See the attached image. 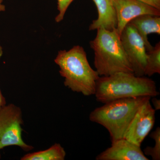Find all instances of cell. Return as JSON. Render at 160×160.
I'll use <instances>...</instances> for the list:
<instances>
[{"mask_svg": "<svg viewBox=\"0 0 160 160\" xmlns=\"http://www.w3.org/2000/svg\"><path fill=\"white\" fill-rule=\"evenodd\" d=\"M150 138L153 139L155 145L153 147H146L143 152L145 155L151 157L153 160H160V128L158 127L150 135Z\"/></svg>", "mask_w": 160, "mask_h": 160, "instance_id": "cell-14", "label": "cell"}, {"mask_svg": "<svg viewBox=\"0 0 160 160\" xmlns=\"http://www.w3.org/2000/svg\"><path fill=\"white\" fill-rule=\"evenodd\" d=\"M159 92L153 80L133 73L120 72L109 76H100L94 95L103 104L120 99L138 97L158 96Z\"/></svg>", "mask_w": 160, "mask_h": 160, "instance_id": "cell-2", "label": "cell"}, {"mask_svg": "<svg viewBox=\"0 0 160 160\" xmlns=\"http://www.w3.org/2000/svg\"><path fill=\"white\" fill-rule=\"evenodd\" d=\"M156 110L147 100L138 109L126 130L124 138L141 146L142 143L154 126Z\"/></svg>", "mask_w": 160, "mask_h": 160, "instance_id": "cell-7", "label": "cell"}, {"mask_svg": "<svg viewBox=\"0 0 160 160\" xmlns=\"http://www.w3.org/2000/svg\"><path fill=\"white\" fill-rule=\"evenodd\" d=\"M58 14L56 17L55 21L56 22H62L64 19L67 9L74 0H57Z\"/></svg>", "mask_w": 160, "mask_h": 160, "instance_id": "cell-15", "label": "cell"}, {"mask_svg": "<svg viewBox=\"0 0 160 160\" xmlns=\"http://www.w3.org/2000/svg\"><path fill=\"white\" fill-rule=\"evenodd\" d=\"M96 6L98 17L89 26L90 30L104 28L112 30L117 29V19L113 0H92Z\"/></svg>", "mask_w": 160, "mask_h": 160, "instance_id": "cell-10", "label": "cell"}, {"mask_svg": "<svg viewBox=\"0 0 160 160\" xmlns=\"http://www.w3.org/2000/svg\"><path fill=\"white\" fill-rule=\"evenodd\" d=\"M150 97H138L114 100L96 108L89 118L109 132L111 141L124 138L127 128L141 106Z\"/></svg>", "mask_w": 160, "mask_h": 160, "instance_id": "cell-4", "label": "cell"}, {"mask_svg": "<svg viewBox=\"0 0 160 160\" xmlns=\"http://www.w3.org/2000/svg\"><path fill=\"white\" fill-rule=\"evenodd\" d=\"M3 0H0V12H4L6 10V7L5 5H3Z\"/></svg>", "mask_w": 160, "mask_h": 160, "instance_id": "cell-19", "label": "cell"}, {"mask_svg": "<svg viewBox=\"0 0 160 160\" xmlns=\"http://www.w3.org/2000/svg\"><path fill=\"white\" fill-rule=\"evenodd\" d=\"M97 30L96 36L90 41V45L94 51V65L99 75L109 76L120 72L133 73L117 29Z\"/></svg>", "mask_w": 160, "mask_h": 160, "instance_id": "cell-3", "label": "cell"}, {"mask_svg": "<svg viewBox=\"0 0 160 160\" xmlns=\"http://www.w3.org/2000/svg\"><path fill=\"white\" fill-rule=\"evenodd\" d=\"M0 158H1V155H0Z\"/></svg>", "mask_w": 160, "mask_h": 160, "instance_id": "cell-20", "label": "cell"}, {"mask_svg": "<svg viewBox=\"0 0 160 160\" xmlns=\"http://www.w3.org/2000/svg\"><path fill=\"white\" fill-rule=\"evenodd\" d=\"M3 54V50L2 48V46L0 45V58L2 57V55ZM6 105V101L5 99V98L3 96L2 94V92L0 90V109L2 107H3L4 106Z\"/></svg>", "mask_w": 160, "mask_h": 160, "instance_id": "cell-17", "label": "cell"}, {"mask_svg": "<svg viewBox=\"0 0 160 160\" xmlns=\"http://www.w3.org/2000/svg\"><path fill=\"white\" fill-rule=\"evenodd\" d=\"M22 112L13 104L5 105L0 109V149L8 146H18L29 151L33 149L22 138Z\"/></svg>", "mask_w": 160, "mask_h": 160, "instance_id": "cell-5", "label": "cell"}, {"mask_svg": "<svg viewBox=\"0 0 160 160\" xmlns=\"http://www.w3.org/2000/svg\"><path fill=\"white\" fill-rule=\"evenodd\" d=\"M160 10V0H139Z\"/></svg>", "mask_w": 160, "mask_h": 160, "instance_id": "cell-16", "label": "cell"}, {"mask_svg": "<svg viewBox=\"0 0 160 160\" xmlns=\"http://www.w3.org/2000/svg\"><path fill=\"white\" fill-rule=\"evenodd\" d=\"M97 160H149L141 146L124 138L112 141L111 146L98 155Z\"/></svg>", "mask_w": 160, "mask_h": 160, "instance_id": "cell-9", "label": "cell"}, {"mask_svg": "<svg viewBox=\"0 0 160 160\" xmlns=\"http://www.w3.org/2000/svg\"><path fill=\"white\" fill-rule=\"evenodd\" d=\"M160 73V42L147 52L145 76H152Z\"/></svg>", "mask_w": 160, "mask_h": 160, "instance_id": "cell-13", "label": "cell"}, {"mask_svg": "<svg viewBox=\"0 0 160 160\" xmlns=\"http://www.w3.org/2000/svg\"><path fill=\"white\" fill-rule=\"evenodd\" d=\"M135 28L142 39L146 51L150 50L153 46L148 40V35L151 33L160 34V16L145 14L135 18L129 22Z\"/></svg>", "mask_w": 160, "mask_h": 160, "instance_id": "cell-11", "label": "cell"}, {"mask_svg": "<svg viewBox=\"0 0 160 160\" xmlns=\"http://www.w3.org/2000/svg\"><path fill=\"white\" fill-rule=\"evenodd\" d=\"M120 37L133 73L137 76H145L147 51L142 39L130 23L123 29Z\"/></svg>", "mask_w": 160, "mask_h": 160, "instance_id": "cell-6", "label": "cell"}, {"mask_svg": "<svg viewBox=\"0 0 160 160\" xmlns=\"http://www.w3.org/2000/svg\"><path fill=\"white\" fill-rule=\"evenodd\" d=\"M54 62L59 67L66 87L86 96L94 95L100 76L89 65L82 47L76 46L68 51L60 50Z\"/></svg>", "mask_w": 160, "mask_h": 160, "instance_id": "cell-1", "label": "cell"}, {"mask_svg": "<svg viewBox=\"0 0 160 160\" xmlns=\"http://www.w3.org/2000/svg\"><path fill=\"white\" fill-rule=\"evenodd\" d=\"M66 156L65 149L60 144L56 143L46 150L28 153L22 160H64Z\"/></svg>", "mask_w": 160, "mask_h": 160, "instance_id": "cell-12", "label": "cell"}, {"mask_svg": "<svg viewBox=\"0 0 160 160\" xmlns=\"http://www.w3.org/2000/svg\"><path fill=\"white\" fill-rule=\"evenodd\" d=\"M117 19V30L121 36L127 24L135 18L145 14L160 16V10L139 0H113Z\"/></svg>", "mask_w": 160, "mask_h": 160, "instance_id": "cell-8", "label": "cell"}, {"mask_svg": "<svg viewBox=\"0 0 160 160\" xmlns=\"http://www.w3.org/2000/svg\"><path fill=\"white\" fill-rule=\"evenodd\" d=\"M156 97L151 98L150 100H151L152 105L154 106L153 108L156 111V110H158L160 109V100Z\"/></svg>", "mask_w": 160, "mask_h": 160, "instance_id": "cell-18", "label": "cell"}]
</instances>
